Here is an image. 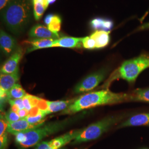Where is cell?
<instances>
[{
	"label": "cell",
	"instance_id": "5b68a950",
	"mask_svg": "<svg viewBox=\"0 0 149 149\" xmlns=\"http://www.w3.org/2000/svg\"><path fill=\"white\" fill-rule=\"evenodd\" d=\"M124 117V115L108 116L101 120L90 125L77 136L72 144H80L87 142L98 138L102 135L108 131L113 125L120 122Z\"/></svg>",
	"mask_w": 149,
	"mask_h": 149
},
{
	"label": "cell",
	"instance_id": "6da1fadb",
	"mask_svg": "<svg viewBox=\"0 0 149 149\" xmlns=\"http://www.w3.org/2000/svg\"><path fill=\"white\" fill-rule=\"evenodd\" d=\"M130 102L129 93H116L108 90L86 93L76 98L74 102L61 114L71 115L86 109L106 104Z\"/></svg>",
	"mask_w": 149,
	"mask_h": 149
},
{
	"label": "cell",
	"instance_id": "3957f363",
	"mask_svg": "<svg viewBox=\"0 0 149 149\" xmlns=\"http://www.w3.org/2000/svg\"><path fill=\"white\" fill-rule=\"evenodd\" d=\"M77 118H67L63 120L49 123L46 124H44L38 128L17 133L14 134L16 143L22 149L33 146L39 144L44 138L64 129L76 120Z\"/></svg>",
	"mask_w": 149,
	"mask_h": 149
},
{
	"label": "cell",
	"instance_id": "d6a6232c",
	"mask_svg": "<svg viewBox=\"0 0 149 149\" xmlns=\"http://www.w3.org/2000/svg\"><path fill=\"white\" fill-rule=\"evenodd\" d=\"M54 16V15H53V14L50 13V14H48V15H47L46 17H45V18H44V23L47 26H48L50 24V22L52 21V19Z\"/></svg>",
	"mask_w": 149,
	"mask_h": 149
},
{
	"label": "cell",
	"instance_id": "ba28073f",
	"mask_svg": "<svg viewBox=\"0 0 149 149\" xmlns=\"http://www.w3.org/2000/svg\"><path fill=\"white\" fill-rule=\"evenodd\" d=\"M23 50L22 48H17L16 51L12 54L5 63L2 65L1 68V74H10L15 72L18 69V65L23 55Z\"/></svg>",
	"mask_w": 149,
	"mask_h": 149
},
{
	"label": "cell",
	"instance_id": "ac0fdd59",
	"mask_svg": "<svg viewBox=\"0 0 149 149\" xmlns=\"http://www.w3.org/2000/svg\"><path fill=\"white\" fill-rule=\"evenodd\" d=\"M91 28L95 31H111L113 27V22L109 19L96 18L92 19L90 23Z\"/></svg>",
	"mask_w": 149,
	"mask_h": 149
},
{
	"label": "cell",
	"instance_id": "e0dca14e",
	"mask_svg": "<svg viewBox=\"0 0 149 149\" xmlns=\"http://www.w3.org/2000/svg\"><path fill=\"white\" fill-rule=\"evenodd\" d=\"M54 39H38L35 38L29 42L31 47L27 49V53H30L38 49L44 48H53Z\"/></svg>",
	"mask_w": 149,
	"mask_h": 149
},
{
	"label": "cell",
	"instance_id": "4fadbf2b",
	"mask_svg": "<svg viewBox=\"0 0 149 149\" xmlns=\"http://www.w3.org/2000/svg\"><path fill=\"white\" fill-rule=\"evenodd\" d=\"M137 126L149 127V113H140L133 116L122 123L119 128Z\"/></svg>",
	"mask_w": 149,
	"mask_h": 149
},
{
	"label": "cell",
	"instance_id": "44dd1931",
	"mask_svg": "<svg viewBox=\"0 0 149 149\" xmlns=\"http://www.w3.org/2000/svg\"><path fill=\"white\" fill-rule=\"evenodd\" d=\"M27 94L21 86L18 84H16L7 93L8 100L23 98Z\"/></svg>",
	"mask_w": 149,
	"mask_h": 149
},
{
	"label": "cell",
	"instance_id": "f1b7e54d",
	"mask_svg": "<svg viewBox=\"0 0 149 149\" xmlns=\"http://www.w3.org/2000/svg\"><path fill=\"white\" fill-rule=\"evenodd\" d=\"M23 104H24L25 109L29 112L33 107L32 106L31 102L30 101L28 93L26 96L23 98Z\"/></svg>",
	"mask_w": 149,
	"mask_h": 149
},
{
	"label": "cell",
	"instance_id": "52a82bcc",
	"mask_svg": "<svg viewBox=\"0 0 149 149\" xmlns=\"http://www.w3.org/2000/svg\"><path fill=\"white\" fill-rule=\"evenodd\" d=\"M19 79V68L10 74H1L0 76V97L1 100L7 99V92L15 85Z\"/></svg>",
	"mask_w": 149,
	"mask_h": 149
},
{
	"label": "cell",
	"instance_id": "9a60e30c",
	"mask_svg": "<svg viewBox=\"0 0 149 149\" xmlns=\"http://www.w3.org/2000/svg\"><path fill=\"white\" fill-rule=\"evenodd\" d=\"M75 99H71L66 101H47V113L50 114V113L58 112L59 111H63L69 107L71 105Z\"/></svg>",
	"mask_w": 149,
	"mask_h": 149
},
{
	"label": "cell",
	"instance_id": "5bb4252c",
	"mask_svg": "<svg viewBox=\"0 0 149 149\" xmlns=\"http://www.w3.org/2000/svg\"><path fill=\"white\" fill-rule=\"evenodd\" d=\"M82 46V38L63 37L54 40L53 47L81 48Z\"/></svg>",
	"mask_w": 149,
	"mask_h": 149
},
{
	"label": "cell",
	"instance_id": "ffe728a7",
	"mask_svg": "<svg viewBox=\"0 0 149 149\" xmlns=\"http://www.w3.org/2000/svg\"><path fill=\"white\" fill-rule=\"evenodd\" d=\"M32 2L34 17L37 21L39 20L49 5L45 0H32Z\"/></svg>",
	"mask_w": 149,
	"mask_h": 149
},
{
	"label": "cell",
	"instance_id": "30bf717a",
	"mask_svg": "<svg viewBox=\"0 0 149 149\" xmlns=\"http://www.w3.org/2000/svg\"><path fill=\"white\" fill-rule=\"evenodd\" d=\"M44 124V123H43L38 124H32L28 122L25 118H23L15 122L8 123L7 132L14 135L17 133L26 132L31 129L38 128L43 125Z\"/></svg>",
	"mask_w": 149,
	"mask_h": 149
},
{
	"label": "cell",
	"instance_id": "277c9868",
	"mask_svg": "<svg viewBox=\"0 0 149 149\" xmlns=\"http://www.w3.org/2000/svg\"><path fill=\"white\" fill-rule=\"evenodd\" d=\"M149 68V54H141L137 57L124 61L112 74L108 82L122 79L130 84H134L139 75Z\"/></svg>",
	"mask_w": 149,
	"mask_h": 149
},
{
	"label": "cell",
	"instance_id": "8fae6325",
	"mask_svg": "<svg viewBox=\"0 0 149 149\" xmlns=\"http://www.w3.org/2000/svg\"><path fill=\"white\" fill-rule=\"evenodd\" d=\"M0 46L3 53L7 56L12 55L17 49L15 38L2 30L0 32Z\"/></svg>",
	"mask_w": 149,
	"mask_h": 149
},
{
	"label": "cell",
	"instance_id": "603a6c76",
	"mask_svg": "<svg viewBox=\"0 0 149 149\" xmlns=\"http://www.w3.org/2000/svg\"><path fill=\"white\" fill-rule=\"evenodd\" d=\"M46 112L41 111L36 116H28L27 117L25 118V119L27 120V122L29 123L32 124H38L43 123V119L44 117L47 116Z\"/></svg>",
	"mask_w": 149,
	"mask_h": 149
},
{
	"label": "cell",
	"instance_id": "f546056e",
	"mask_svg": "<svg viewBox=\"0 0 149 149\" xmlns=\"http://www.w3.org/2000/svg\"><path fill=\"white\" fill-rule=\"evenodd\" d=\"M35 149H52L48 141H43L37 144V147Z\"/></svg>",
	"mask_w": 149,
	"mask_h": 149
},
{
	"label": "cell",
	"instance_id": "8992f818",
	"mask_svg": "<svg viewBox=\"0 0 149 149\" xmlns=\"http://www.w3.org/2000/svg\"><path fill=\"white\" fill-rule=\"evenodd\" d=\"M108 73V70L102 69L86 76L75 86L74 93H84L95 88L104 79Z\"/></svg>",
	"mask_w": 149,
	"mask_h": 149
},
{
	"label": "cell",
	"instance_id": "7a4b0ae2",
	"mask_svg": "<svg viewBox=\"0 0 149 149\" xmlns=\"http://www.w3.org/2000/svg\"><path fill=\"white\" fill-rule=\"evenodd\" d=\"M31 0H13L4 8L3 19L10 31L19 34L27 28L32 18Z\"/></svg>",
	"mask_w": 149,
	"mask_h": 149
},
{
	"label": "cell",
	"instance_id": "836d02e7",
	"mask_svg": "<svg viewBox=\"0 0 149 149\" xmlns=\"http://www.w3.org/2000/svg\"><path fill=\"white\" fill-rule=\"evenodd\" d=\"M139 31H143V30H147L149 29V22L145 23L143 25L141 26V27H139Z\"/></svg>",
	"mask_w": 149,
	"mask_h": 149
},
{
	"label": "cell",
	"instance_id": "4dcf8cb0",
	"mask_svg": "<svg viewBox=\"0 0 149 149\" xmlns=\"http://www.w3.org/2000/svg\"><path fill=\"white\" fill-rule=\"evenodd\" d=\"M17 114L19 115V116L21 117V119H23V118L27 117V116H28L29 111H28L27 109H26L24 108L23 109H19L17 113Z\"/></svg>",
	"mask_w": 149,
	"mask_h": 149
},
{
	"label": "cell",
	"instance_id": "1f68e13d",
	"mask_svg": "<svg viewBox=\"0 0 149 149\" xmlns=\"http://www.w3.org/2000/svg\"><path fill=\"white\" fill-rule=\"evenodd\" d=\"M13 0H0V9L3 10Z\"/></svg>",
	"mask_w": 149,
	"mask_h": 149
},
{
	"label": "cell",
	"instance_id": "d4e9b609",
	"mask_svg": "<svg viewBox=\"0 0 149 149\" xmlns=\"http://www.w3.org/2000/svg\"><path fill=\"white\" fill-rule=\"evenodd\" d=\"M5 116L6 119L8 123L15 122L21 119L19 115L16 112H13L11 108L8 110V111L6 113Z\"/></svg>",
	"mask_w": 149,
	"mask_h": 149
},
{
	"label": "cell",
	"instance_id": "484cf974",
	"mask_svg": "<svg viewBox=\"0 0 149 149\" xmlns=\"http://www.w3.org/2000/svg\"><path fill=\"white\" fill-rule=\"evenodd\" d=\"M8 122L6 119L5 114H1L0 118V135H3L7 132Z\"/></svg>",
	"mask_w": 149,
	"mask_h": 149
},
{
	"label": "cell",
	"instance_id": "9c48e42d",
	"mask_svg": "<svg viewBox=\"0 0 149 149\" xmlns=\"http://www.w3.org/2000/svg\"><path fill=\"white\" fill-rule=\"evenodd\" d=\"M84 129H85L82 128L80 129L71 130L68 133L54 139L49 141V144L52 149H60L66 144L70 143L73 140H74L77 136H78L84 131Z\"/></svg>",
	"mask_w": 149,
	"mask_h": 149
},
{
	"label": "cell",
	"instance_id": "2e32d148",
	"mask_svg": "<svg viewBox=\"0 0 149 149\" xmlns=\"http://www.w3.org/2000/svg\"><path fill=\"white\" fill-rule=\"evenodd\" d=\"M111 31H96L90 36L96 42V49H101L106 47L110 41Z\"/></svg>",
	"mask_w": 149,
	"mask_h": 149
},
{
	"label": "cell",
	"instance_id": "d6986e66",
	"mask_svg": "<svg viewBox=\"0 0 149 149\" xmlns=\"http://www.w3.org/2000/svg\"><path fill=\"white\" fill-rule=\"evenodd\" d=\"M129 94L130 102L149 103V88H138Z\"/></svg>",
	"mask_w": 149,
	"mask_h": 149
},
{
	"label": "cell",
	"instance_id": "cb8c5ba5",
	"mask_svg": "<svg viewBox=\"0 0 149 149\" xmlns=\"http://www.w3.org/2000/svg\"><path fill=\"white\" fill-rule=\"evenodd\" d=\"M83 47L87 49H96V42L91 36L82 38Z\"/></svg>",
	"mask_w": 149,
	"mask_h": 149
},
{
	"label": "cell",
	"instance_id": "83f0119b",
	"mask_svg": "<svg viewBox=\"0 0 149 149\" xmlns=\"http://www.w3.org/2000/svg\"><path fill=\"white\" fill-rule=\"evenodd\" d=\"M7 132L0 135V149H6L8 144Z\"/></svg>",
	"mask_w": 149,
	"mask_h": 149
},
{
	"label": "cell",
	"instance_id": "e575fe53",
	"mask_svg": "<svg viewBox=\"0 0 149 149\" xmlns=\"http://www.w3.org/2000/svg\"><path fill=\"white\" fill-rule=\"evenodd\" d=\"M46 3L48 4V5L53 4L54 2H55L56 1V0H45Z\"/></svg>",
	"mask_w": 149,
	"mask_h": 149
},
{
	"label": "cell",
	"instance_id": "4316f807",
	"mask_svg": "<svg viewBox=\"0 0 149 149\" xmlns=\"http://www.w3.org/2000/svg\"><path fill=\"white\" fill-rule=\"evenodd\" d=\"M8 102L10 104L11 106H15L17 107L19 109H24V106L23 104V98L16 99V100H10Z\"/></svg>",
	"mask_w": 149,
	"mask_h": 149
},
{
	"label": "cell",
	"instance_id": "7402d4cb",
	"mask_svg": "<svg viewBox=\"0 0 149 149\" xmlns=\"http://www.w3.org/2000/svg\"><path fill=\"white\" fill-rule=\"evenodd\" d=\"M61 19L58 15H54L52 21L48 26V29L54 33L59 35V31L61 29Z\"/></svg>",
	"mask_w": 149,
	"mask_h": 149
},
{
	"label": "cell",
	"instance_id": "7c38bea8",
	"mask_svg": "<svg viewBox=\"0 0 149 149\" xmlns=\"http://www.w3.org/2000/svg\"><path fill=\"white\" fill-rule=\"evenodd\" d=\"M28 35L30 37L34 39H52L56 40L60 38L59 35L50 31L48 27L41 24H37L32 27Z\"/></svg>",
	"mask_w": 149,
	"mask_h": 149
}]
</instances>
